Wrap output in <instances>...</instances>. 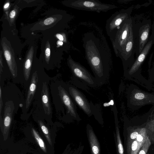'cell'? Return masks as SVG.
I'll use <instances>...</instances> for the list:
<instances>
[{
    "mask_svg": "<svg viewBox=\"0 0 154 154\" xmlns=\"http://www.w3.org/2000/svg\"><path fill=\"white\" fill-rule=\"evenodd\" d=\"M93 33H85L83 38L85 57L93 73L98 86L105 84L109 76L110 52L107 44Z\"/></svg>",
    "mask_w": 154,
    "mask_h": 154,
    "instance_id": "obj_1",
    "label": "cell"
},
{
    "mask_svg": "<svg viewBox=\"0 0 154 154\" xmlns=\"http://www.w3.org/2000/svg\"><path fill=\"white\" fill-rule=\"evenodd\" d=\"M5 25L3 27L1 32L0 49L3 53L10 71L14 78L17 75V67L16 62L17 57H21V51L18 50L17 40L14 32L10 27Z\"/></svg>",
    "mask_w": 154,
    "mask_h": 154,
    "instance_id": "obj_2",
    "label": "cell"
},
{
    "mask_svg": "<svg viewBox=\"0 0 154 154\" xmlns=\"http://www.w3.org/2000/svg\"><path fill=\"white\" fill-rule=\"evenodd\" d=\"M39 60L47 65L54 61H60L63 51L57 47L56 38L52 32L45 33L41 45Z\"/></svg>",
    "mask_w": 154,
    "mask_h": 154,
    "instance_id": "obj_3",
    "label": "cell"
},
{
    "mask_svg": "<svg viewBox=\"0 0 154 154\" xmlns=\"http://www.w3.org/2000/svg\"><path fill=\"white\" fill-rule=\"evenodd\" d=\"M62 3L75 9L98 13L106 12L117 8L115 5L103 3L97 0H69L64 1Z\"/></svg>",
    "mask_w": 154,
    "mask_h": 154,
    "instance_id": "obj_4",
    "label": "cell"
},
{
    "mask_svg": "<svg viewBox=\"0 0 154 154\" xmlns=\"http://www.w3.org/2000/svg\"><path fill=\"white\" fill-rule=\"evenodd\" d=\"M132 29L131 19L128 18L124 21L114 32L109 37L116 56L119 57Z\"/></svg>",
    "mask_w": 154,
    "mask_h": 154,
    "instance_id": "obj_5",
    "label": "cell"
},
{
    "mask_svg": "<svg viewBox=\"0 0 154 154\" xmlns=\"http://www.w3.org/2000/svg\"><path fill=\"white\" fill-rule=\"evenodd\" d=\"M67 63L73 76L88 87L94 88L98 86L94 76L83 66L74 60L70 55L67 59Z\"/></svg>",
    "mask_w": 154,
    "mask_h": 154,
    "instance_id": "obj_6",
    "label": "cell"
},
{
    "mask_svg": "<svg viewBox=\"0 0 154 154\" xmlns=\"http://www.w3.org/2000/svg\"><path fill=\"white\" fill-rule=\"evenodd\" d=\"M61 100L65 106L67 113L72 119L77 121L81 120L77 111L76 104L70 95L68 90L61 85L58 88Z\"/></svg>",
    "mask_w": 154,
    "mask_h": 154,
    "instance_id": "obj_7",
    "label": "cell"
},
{
    "mask_svg": "<svg viewBox=\"0 0 154 154\" xmlns=\"http://www.w3.org/2000/svg\"><path fill=\"white\" fill-rule=\"evenodd\" d=\"M68 89L70 95L76 105L88 117L93 115L90 103L83 93L72 85H69Z\"/></svg>",
    "mask_w": 154,
    "mask_h": 154,
    "instance_id": "obj_8",
    "label": "cell"
},
{
    "mask_svg": "<svg viewBox=\"0 0 154 154\" xmlns=\"http://www.w3.org/2000/svg\"><path fill=\"white\" fill-rule=\"evenodd\" d=\"M129 18L128 13L124 10L117 11L107 20L106 30L107 34L110 37L125 20Z\"/></svg>",
    "mask_w": 154,
    "mask_h": 154,
    "instance_id": "obj_9",
    "label": "cell"
},
{
    "mask_svg": "<svg viewBox=\"0 0 154 154\" xmlns=\"http://www.w3.org/2000/svg\"><path fill=\"white\" fill-rule=\"evenodd\" d=\"M37 48L34 43H30L27 50L23 63V74L25 79L27 81L29 77L32 63L37 59L36 54Z\"/></svg>",
    "mask_w": 154,
    "mask_h": 154,
    "instance_id": "obj_10",
    "label": "cell"
},
{
    "mask_svg": "<svg viewBox=\"0 0 154 154\" xmlns=\"http://www.w3.org/2000/svg\"><path fill=\"white\" fill-rule=\"evenodd\" d=\"M86 128L91 154H100V144L92 127L88 124Z\"/></svg>",
    "mask_w": 154,
    "mask_h": 154,
    "instance_id": "obj_11",
    "label": "cell"
},
{
    "mask_svg": "<svg viewBox=\"0 0 154 154\" xmlns=\"http://www.w3.org/2000/svg\"><path fill=\"white\" fill-rule=\"evenodd\" d=\"M112 109L114 116L116 132L114 136L117 154H124L123 147L120 136L117 111L115 104L112 107Z\"/></svg>",
    "mask_w": 154,
    "mask_h": 154,
    "instance_id": "obj_12",
    "label": "cell"
},
{
    "mask_svg": "<svg viewBox=\"0 0 154 154\" xmlns=\"http://www.w3.org/2000/svg\"><path fill=\"white\" fill-rule=\"evenodd\" d=\"M42 100L43 109L45 114H50L52 108L49 98V92L46 82L43 83L41 93Z\"/></svg>",
    "mask_w": 154,
    "mask_h": 154,
    "instance_id": "obj_13",
    "label": "cell"
},
{
    "mask_svg": "<svg viewBox=\"0 0 154 154\" xmlns=\"http://www.w3.org/2000/svg\"><path fill=\"white\" fill-rule=\"evenodd\" d=\"M134 45V36L132 29L130 33L127 41L120 52L119 57L122 59L126 60L130 56Z\"/></svg>",
    "mask_w": 154,
    "mask_h": 154,
    "instance_id": "obj_14",
    "label": "cell"
},
{
    "mask_svg": "<svg viewBox=\"0 0 154 154\" xmlns=\"http://www.w3.org/2000/svg\"><path fill=\"white\" fill-rule=\"evenodd\" d=\"M38 79L37 72H35L32 74L30 84L28 91L26 100V108L30 106L36 88Z\"/></svg>",
    "mask_w": 154,
    "mask_h": 154,
    "instance_id": "obj_15",
    "label": "cell"
},
{
    "mask_svg": "<svg viewBox=\"0 0 154 154\" xmlns=\"http://www.w3.org/2000/svg\"><path fill=\"white\" fill-rule=\"evenodd\" d=\"M149 29L150 26L149 24L144 25L140 29L139 38V52L140 53L143 49L147 41Z\"/></svg>",
    "mask_w": 154,
    "mask_h": 154,
    "instance_id": "obj_16",
    "label": "cell"
},
{
    "mask_svg": "<svg viewBox=\"0 0 154 154\" xmlns=\"http://www.w3.org/2000/svg\"><path fill=\"white\" fill-rule=\"evenodd\" d=\"M152 41L151 40L145 46L136 61L133 65L131 69V70H134L137 68L143 62L152 47Z\"/></svg>",
    "mask_w": 154,
    "mask_h": 154,
    "instance_id": "obj_17",
    "label": "cell"
},
{
    "mask_svg": "<svg viewBox=\"0 0 154 154\" xmlns=\"http://www.w3.org/2000/svg\"><path fill=\"white\" fill-rule=\"evenodd\" d=\"M19 7L17 5L14 6L13 9L10 12L8 18L7 19L11 30L14 32L16 29V20L19 15L20 11Z\"/></svg>",
    "mask_w": 154,
    "mask_h": 154,
    "instance_id": "obj_18",
    "label": "cell"
},
{
    "mask_svg": "<svg viewBox=\"0 0 154 154\" xmlns=\"http://www.w3.org/2000/svg\"><path fill=\"white\" fill-rule=\"evenodd\" d=\"M90 103L93 115L100 123L103 124V119L99 105L94 104L91 102Z\"/></svg>",
    "mask_w": 154,
    "mask_h": 154,
    "instance_id": "obj_19",
    "label": "cell"
},
{
    "mask_svg": "<svg viewBox=\"0 0 154 154\" xmlns=\"http://www.w3.org/2000/svg\"><path fill=\"white\" fill-rule=\"evenodd\" d=\"M148 136L147 132L145 128L140 129L139 134L136 139L137 142L140 149L145 143Z\"/></svg>",
    "mask_w": 154,
    "mask_h": 154,
    "instance_id": "obj_20",
    "label": "cell"
},
{
    "mask_svg": "<svg viewBox=\"0 0 154 154\" xmlns=\"http://www.w3.org/2000/svg\"><path fill=\"white\" fill-rule=\"evenodd\" d=\"M128 154H138L140 150L137 142L135 140L131 142L127 143Z\"/></svg>",
    "mask_w": 154,
    "mask_h": 154,
    "instance_id": "obj_21",
    "label": "cell"
},
{
    "mask_svg": "<svg viewBox=\"0 0 154 154\" xmlns=\"http://www.w3.org/2000/svg\"><path fill=\"white\" fill-rule=\"evenodd\" d=\"M151 144V140L148 136L146 141L140 148L138 154H147Z\"/></svg>",
    "mask_w": 154,
    "mask_h": 154,
    "instance_id": "obj_22",
    "label": "cell"
},
{
    "mask_svg": "<svg viewBox=\"0 0 154 154\" xmlns=\"http://www.w3.org/2000/svg\"><path fill=\"white\" fill-rule=\"evenodd\" d=\"M32 131L34 137L39 146L44 151H46L45 145L42 139L34 129L32 128Z\"/></svg>",
    "mask_w": 154,
    "mask_h": 154,
    "instance_id": "obj_23",
    "label": "cell"
},
{
    "mask_svg": "<svg viewBox=\"0 0 154 154\" xmlns=\"http://www.w3.org/2000/svg\"><path fill=\"white\" fill-rule=\"evenodd\" d=\"M72 79L73 83L77 87L80 88L84 91L88 90V86L73 76Z\"/></svg>",
    "mask_w": 154,
    "mask_h": 154,
    "instance_id": "obj_24",
    "label": "cell"
},
{
    "mask_svg": "<svg viewBox=\"0 0 154 154\" xmlns=\"http://www.w3.org/2000/svg\"><path fill=\"white\" fill-rule=\"evenodd\" d=\"M140 129H137L131 132L128 135L127 143L131 142L135 140Z\"/></svg>",
    "mask_w": 154,
    "mask_h": 154,
    "instance_id": "obj_25",
    "label": "cell"
},
{
    "mask_svg": "<svg viewBox=\"0 0 154 154\" xmlns=\"http://www.w3.org/2000/svg\"><path fill=\"white\" fill-rule=\"evenodd\" d=\"M2 53L3 52L1 49H0V74H2V68H3V59H2Z\"/></svg>",
    "mask_w": 154,
    "mask_h": 154,
    "instance_id": "obj_26",
    "label": "cell"
},
{
    "mask_svg": "<svg viewBox=\"0 0 154 154\" xmlns=\"http://www.w3.org/2000/svg\"><path fill=\"white\" fill-rule=\"evenodd\" d=\"M144 95L142 93H138L134 95L135 98L138 100H141L144 97Z\"/></svg>",
    "mask_w": 154,
    "mask_h": 154,
    "instance_id": "obj_27",
    "label": "cell"
},
{
    "mask_svg": "<svg viewBox=\"0 0 154 154\" xmlns=\"http://www.w3.org/2000/svg\"><path fill=\"white\" fill-rule=\"evenodd\" d=\"M3 106V101L2 97V91L1 87L0 86V114L1 115L2 109Z\"/></svg>",
    "mask_w": 154,
    "mask_h": 154,
    "instance_id": "obj_28",
    "label": "cell"
},
{
    "mask_svg": "<svg viewBox=\"0 0 154 154\" xmlns=\"http://www.w3.org/2000/svg\"><path fill=\"white\" fill-rule=\"evenodd\" d=\"M10 5V2H6L4 6V9L7 10V8L9 7Z\"/></svg>",
    "mask_w": 154,
    "mask_h": 154,
    "instance_id": "obj_29",
    "label": "cell"
}]
</instances>
